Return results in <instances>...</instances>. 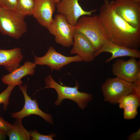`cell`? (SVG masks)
I'll return each mask as SVG.
<instances>
[{
    "mask_svg": "<svg viewBox=\"0 0 140 140\" xmlns=\"http://www.w3.org/2000/svg\"><path fill=\"white\" fill-rule=\"evenodd\" d=\"M56 4L59 3L61 0H53Z\"/></svg>",
    "mask_w": 140,
    "mask_h": 140,
    "instance_id": "obj_28",
    "label": "cell"
},
{
    "mask_svg": "<svg viewBox=\"0 0 140 140\" xmlns=\"http://www.w3.org/2000/svg\"><path fill=\"white\" fill-rule=\"evenodd\" d=\"M138 107L135 105H129L125 106L123 108V117L124 119L131 120L134 118L137 114V108Z\"/></svg>",
    "mask_w": 140,
    "mask_h": 140,
    "instance_id": "obj_21",
    "label": "cell"
},
{
    "mask_svg": "<svg viewBox=\"0 0 140 140\" xmlns=\"http://www.w3.org/2000/svg\"><path fill=\"white\" fill-rule=\"evenodd\" d=\"M133 83L134 84V93L140 97V79Z\"/></svg>",
    "mask_w": 140,
    "mask_h": 140,
    "instance_id": "obj_25",
    "label": "cell"
},
{
    "mask_svg": "<svg viewBox=\"0 0 140 140\" xmlns=\"http://www.w3.org/2000/svg\"><path fill=\"white\" fill-rule=\"evenodd\" d=\"M108 52L111 56L106 60L105 62L108 63L115 58L123 57H129L135 58H140V51L132 49L113 43L107 40L102 47L94 53L95 58L103 52Z\"/></svg>",
    "mask_w": 140,
    "mask_h": 140,
    "instance_id": "obj_14",
    "label": "cell"
},
{
    "mask_svg": "<svg viewBox=\"0 0 140 140\" xmlns=\"http://www.w3.org/2000/svg\"><path fill=\"white\" fill-rule=\"evenodd\" d=\"M12 126V124L6 121L2 117L0 116V130L1 131L6 135Z\"/></svg>",
    "mask_w": 140,
    "mask_h": 140,
    "instance_id": "obj_24",
    "label": "cell"
},
{
    "mask_svg": "<svg viewBox=\"0 0 140 140\" xmlns=\"http://www.w3.org/2000/svg\"><path fill=\"white\" fill-rule=\"evenodd\" d=\"M17 0H0V6L3 8L16 10Z\"/></svg>",
    "mask_w": 140,
    "mask_h": 140,
    "instance_id": "obj_23",
    "label": "cell"
},
{
    "mask_svg": "<svg viewBox=\"0 0 140 140\" xmlns=\"http://www.w3.org/2000/svg\"><path fill=\"white\" fill-rule=\"evenodd\" d=\"M116 13L132 27L140 29V0L111 1Z\"/></svg>",
    "mask_w": 140,
    "mask_h": 140,
    "instance_id": "obj_7",
    "label": "cell"
},
{
    "mask_svg": "<svg viewBox=\"0 0 140 140\" xmlns=\"http://www.w3.org/2000/svg\"><path fill=\"white\" fill-rule=\"evenodd\" d=\"M31 136L32 140H53V137L56 136V135L54 133H51L48 135H42L37 130H31Z\"/></svg>",
    "mask_w": 140,
    "mask_h": 140,
    "instance_id": "obj_22",
    "label": "cell"
},
{
    "mask_svg": "<svg viewBox=\"0 0 140 140\" xmlns=\"http://www.w3.org/2000/svg\"><path fill=\"white\" fill-rule=\"evenodd\" d=\"M36 65L30 61H26L22 66L9 74L4 75L2 78L3 82L8 85L15 86L21 85V79L27 75H33L34 74Z\"/></svg>",
    "mask_w": 140,
    "mask_h": 140,
    "instance_id": "obj_15",
    "label": "cell"
},
{
    "mask_svg": "<svg viewBox=\"0 0 140 140\" xmlns=\"http://www.w3.org/2000/svg\"><path fill=\"white\" fill-rule=\"evenodd\" d=\"M6 136V134L0 130V140L5 139Z\"/></svg>",
    "mask_w": 140,
    "mask_h": 140,
    "instance_id": "obj_27",
    "label": "cell"
},
{
    "mask_svg": "<svg viewBox=\"0 0 140 140\" xmlns=\"http://www.w3.org/2000/svg\"><path fill=\"white\" fill-rule=\"evenodd\" d=\"M119 107L123 109L125 106L135 105L138 107L140 105V97L134 93H131L122 97L118 103Z\"/></svg>",
    "mask_w": 140,
    "mask_h": 140,
    "instance_id": "obj_19",
    "label": "cell"
},
{
    "mask_svg": "<svg viewBox=\"0 0 140 140\" xmlns=\"http://www.w3.org/2000/svg\"><path fill=\"white\" fill-rule=\"evenodd\" d=\"M23 58L19 48L9 50L0 49V66H4L9 73L20 66Z\"/></svg>",
    "mask_w": 140,
    "mask_h": 140,
    "instance_id": "obj_16",
    "label": "cell"
},
{
    "mask_svg": "<svg viewBox=\"0 0 140 140\" xmlns=\"http://www.w3.org/2000/svg\"><path fill=\"white\" fill-rule=\"evenodd\" d=\"M34 0H17L16 10L27 16L32 15Z\"/></svg>",
    "mask_w": 140,
    "mask_h": 140,
    "instance_id": "obj_18",
    "label": "cell"
},
{
    "mask_svg": "<svg viewBox=\"0 0 140 140\" xmlns=\"http://www.w3.org/2000/svg\"><path fill=\"white\" fill-rule=\"evenodd\" d=\"M22 120L16 119L7 134L10 140H30L31 132L24 127Z\"/></svg>",
    "mask_w": 140,
    "mask_h": 140,
    "instance_id": "obj_17",
    "label": "cell"
},
{
    "mask_svg": "<svg viewBox=\"0 0 140 140\" xmlns=\"http://www.w3.org/2000/svg\"><path fill=\"white\" fill-rule=\"evenodd\" d=\"M26 16L16 10L0 9V33L15 39L20 38L27 27L25 19Z\"/></svg>",
    "mask_w": 140,
    "mask_h": 140,
    "instance_id": "obj_4",
    "label": "cell"
},
{
    "mask_svg": "<svg viewBox=\"0 0 140 140\" xmlns=\"http://www.w3.org/2000/svg\"><path fill=\"white\" fill-rule=\"evenodd\" d=\"M56 4L53 0H34L32 15L40 25L47 29L53 21Z\"/></svg>",
    "mask_w": 140,
    "mask_h": 140,
    "instance_id": "obj_13",
    "label": "cell"
},
{
    "mask_svg": "<svg viewBox=\"0 0 140 140\" xmlns=\"http://www.w3.org/2000/svg\"><path fill=\"white\" fill-rule=\"evenodd\" d=\"M45 82L46 86L43 88H53L57 93L58 99L55 102L56 106H60L63 100L68 99L75 102L79 108L82 110L87 107L88 103L93 99L92 94L78 90L79 85L76 81L75 86L68 87L58 83L49 75L45 77Z\"/></svg>",
    "mask_w": 140,
    "mask_h": 140,
    "instance_id": "obj_3",
    "label": "cell"
},
{
    "mask_svg": "<svg viewBox=\"0 0 140 140\" xmlns=\"http://www.w3.org/2000/svg\"><path fill=\"white\" fill-rule=\"evenodd\" d=\"M136 59L131 57L127 61L121 59H117L112 65L113 74L131 83L140 79V62Z\"/></svg>",
    "mask_w": 140,
    "mask_h": 140,
    "instance_id": "obj_9",
    "label": "cell"
},
{
    "mask_svg": "<svg viewBox=\"0 0 140 140\" xmlns=\"http://www.w3.org/2000/svg\"><path fill=\"white\" fill-rule=\"evenodd\" d=\"M101 89L104 101L113 104L118 103L123 97L134 93L133 83L116 77L107 78Z\"/></svg>",
    "mask_w": 140,
    "mask_h": 140,
    "instance_id": "obj_5",
    "label": "cell"
},
{
    "mask_svg": "<svg viewBox=\"0 0 140 140\" xmlns=\"http://www.w3.org/2000/svg\"><path fill=\"white\" fill-rule=\"evenodd\" d=\"M129 140H139L140 139V129L129 135L128 137Z\"/></svg>",
    "mask_w": 140,
    "mask_h": 140,
    "instance_id": "obj_26",
    "label": "cell"
},
{
    "mask_svg": "<svg viewBox=\"0 0 140 140\" xmlns=\"http://www.w3.org/2000/svg\"><path fill=\"white\" fill-rule=\"evenodd\" d=\"M1 6H0V9H1Z\"/></svg>",
    "mask_w": 140,
    "mask_h": 140,
    "instance_id": "obj_29",
    "label": "cell"
},
{
    "mask_svg": "<svg viewBox=\"0 0 140 140\" xmlns=\"http://www.w3.org/2000/svg\"><path fill=\"white\" fill-rule=\"evenodd\" d=\"M82 61V59L78 55L70 57L65 56L58 52L53 47L51 46L43 56L39 57L34 56V62L36 65H47L51 71H58L71 62Z\"/></svg>",
    "mask_w": 140,
    "mask_h": 140,
    "instance_id": "obj_8",
    "label": "cell"
},
{
    "mask_svg": "<svg viewBox=\"0 0 140 140\" xmlns=\"http://www.w3.org/2000/svg\"><path fill=\"white\" fill-rule=\"evenodd\" d=\"M98 16L108 40L117 45L138 49L140 29L132 27L118 15L111 2L104 1Z\"/></svg>",
    "mask_w": 140,
    "mask_h": 140,
    "instance_id": "obj_1",
    "label": "cell"
},
{
    "mask_svg": "<svg viewBox=\"0 0 140 140\" xmlns=\"http://www.w3.org/2000/svg\"><path fill=\"white\" fill-rule=\"evenodd\" d=\"M74 27L75 31L82 33L89 40L95 52L102 47L108 39L98 15L81 17Z\"/></svg>",
    "mask_w": 140,
    "mask_h": 140,
    "instance_id": "obj_2",
    "label": "cell"
},
{
    "mask_svg": "<svg viewBox=\"0 0 140 140\" xmlns=\"http://www.w3.org/2000/svg\"><path fill=\"white\" fill-rule=\"evenodd\" d=\"M15 87L12 85H8L6 88L0 93V104H3V109L5 111L7 109L9 104V97Z\"/></svg>",
    "mask_w": 140,
    "mask_h": 140,
    "instance_id": "obj_20",
    "label": "cell"
},
{
    "mask_svg": "<svg viewBox=\"0 0 140 140\" xmlns=\"http://www.w3.org/2000/svg\"><path fill=\"white\" fill-rule=\"evenodd\" d=\"M56 7L57 12L64 16L68 22L74 26L80 17L85 15L91 16L96 10H84L79 5L78 0H61L59 3L56 4Z\"/></svg>",
    "mask_w": 140,
    "mask_h": 140,
    "instance_id": "obj_11",
    "label": "cell"
},
{
    "mask_svg": "<svg viewBox=\"0 0 140 140\" xmlns=\"http://www.w3.org/2000/svg\"><path fill=\"white\" fill-rule=\"evenodd\" d=\"M55 37L56 42L64 47H69L73 43L74 26L69 23L64 16L57 14L47 28Z\"/></svg>",
    "mask_w": 140,
    "mask_h": 140,
    "instance_id": "obj_6",
    "label": "cell"
},
{
    "mask_svg": "<svg viewBox=\"0 0 140 140\" xmlns=\"http://www.w3.org/2000/svg\"><path fill=\"white\" fill-rule=\"evenodd\" d=\"M27 84L18 86L24 97V105L23 108L19 111L11 113V117L22 120L25 117L31 115H35L41 117L47 122L53 124V118L51 115L44 112L40 109L37 100L36 99H31L28 95L27 92Z\"/></svg>",
    "mask_w": 140,
    "mask_h": 140,
    "instance_id": "obj_10",
    "label": "cell"
},
{
    "mask_svg": "<svg viewBox=\"0 0 140 140\" xmlns=\"http://www.w3.org/2000/svg\"><path fill=\"white\" fill-rule=\"evenodd\" d=\"M72 46L70 54H76L85 62H91L94 60V49L90 41L83 34L75 31Z\"/></svg>",
    "mask_w": 140,
    "mask_h": 140,
    "instance_id": "obj_12",
    "label": "cell"
}]
</instances>
